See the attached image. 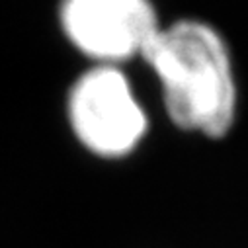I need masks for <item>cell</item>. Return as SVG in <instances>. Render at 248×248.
I'll list each match as a JSON object with an SVG mask.
<instances>
[{
  "label": "cell",
  "instance_id": "6da1fadb",
  "mask_svg": "<svg viewBox=\"0 0 248 248\" xmlns=\"http://www.w3.org/2000/svg\"><path fill=\"white\" fill-rule=\"evenodd\" d=\"M141 61L158 82L162 108L182 131L223 139L234 125L238 84L223 33L205 20L162 24Z\"/></svg>",
  "mask_w": 248,
  "mask_h": 248
},
{
  "label": "cell",
  "instance_id": "7a4b0ae2",
  "mask_svg": "<svg viewBox=\"0 0 248 248\" xmlns=\"http://www.w3.org/2000/svg\"><path fill=\"white\" fill-rule=\"evenodd\" d=\"M67 115L78 143L102 158L129 156L149 131V115L123 67L92 65L73 84Z\"/></svg>",
  "mask_w": 248,
  "mask_h": 248
},
{
  "label": "cell",
  "instance_id": "3957f363",
  "mask_svg": "<svg viewBox=\"0 0 248 248\" xmlns=\"http://www.w3.org/2000/svg\"><path fill=\"white\" fill-rule=\"evenodd\" d=\"M59 18L77 51L109 67L141 59L162 26L153 0H63Z\"/></svg>",
  "mask_w": 248,
  "mask_h": 248
}]
</instances>
